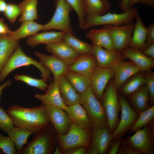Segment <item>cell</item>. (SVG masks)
<instances>
[{"label": "cell", "mask_w": 154, "mask_h": 154, "mask_svg": "<svg viewBox=\"0 0 154 154\" xmlns=\"http://www.w3.org/2000/svg\"><path fill=\"white\" fill-rule=\"evenodd\" d=\"M7 113L15 126L31 131L34 134L50 123L46 116L44 105L42 103L32 108L13 105L8 108Z\"/></svg>", "instance_id": "1"}, {"label": "cell", "mask_w": 154, "mask_h": 154, "mask_svg": "<svg viewBox=\"0 0 154 154\" xmlns=\"http://www.w3.org/2000/svg\"><path fill=\"white\" fill-rule=\"evenodd\" d=\"M34 66L40 71L42 78L48 81L50 72L40 61H38L26 55L19 46L6 63L0 72V83L14 70L25 66Z\"/></svg>", "instance_id": "2"}, {"label": "cell", "mask_w": 154, "mask_h": 154, "mask_svg": "<svg viewBox=\"0 0 154 154\" xmlns=\"http://www.w3.org/2000/svg\"><path fill=\"white\" fill-rule=\"evenodd\" d=\"M80 104L85 110L93 129L108 126L104 108L90 86L81 94Z\"/></svg>", "instance_id": "3"}, {"label": "cell", "mask_w": 154, "mask_h": 154, "mask_svg": "<svg viewBox=\"0 0 154 154\" xmlns=\"http://www.w3.org/2000/svg\"><path fill=\"white\" fill-rule=\"evenodd\" d=\"M138 14L137 9L133 6L121 13L108 12L100 15L86 16L82 29L86 30L99 25L118 26L132 23Z\"/></svg>", "instance_id": "4"}, {"label": "cell", "mask_w": 154, "mask_h": 154, "mask_svg": "<svg viewBox=\"0 0 154 154\" xmlns=\"http://www.w3.org/2000/svg\"><path fill=\"white\" fill-rule=\"evenodd\" d=\"M154 120L132 135L122 140V144L128 145L141 154L154 153Z\"/></svg>", "instance_id": "5"}, {"label": "cell", "mask_w": 154, "mask_h": 154, "mask_svg": "<svg viewBox=\"0 0 154 154\" xmlns=\"http://www.w3.org/2000/svg\"><path fill=\"white\" fill-rule=\"evenodd\" d=\"M117 90L113 82L111 83L106 88L101 100L106 114L108 127L112 133L119 122L118 115L121 110Z\"/></svg>", "instance_id": "6"}, {"label": "cell", "mask_w": 154, "mask_h": 154, "mask_svg": "<svg viewBox=\"0 0 154 154\" xmlns=\"http://www.w3.org/2000/svg\"><path fill=\"white\" fill-rule=\"evenodd\" d=\"M88 130L72 122L69 129L66 134H58L57 136V140L62 151L65 152L77 147L89 146L91 139Z\"/></svg>", "instance_id": "7"}, {"label": "cell", "mask_w": 154, "mask_h": 154, "mask_svg": "<svg viewBox=\"0 0 154 154\" xmlns=\"http://www.w3.org/2000/svg\"><path fill=\"white\" fill-rule=\"evenodd\" d=\"M55 4L53 15L48 22L43 25L42 30H58L74 34L69 16L72 8L66 0H56Z\"/></svg>", "instance_id": "8"}, {"label": "cell", "mask_w": 154, "mask_h": 154, "mask_svg": "<svg viewBox=\"0 0 154 154\" xmlns=\"http://www.w3.org/2000/svg\"><path fill=\"white\" fill-rule=\"evenodd\" d=\"M48 127L35 132L31 141L24 146L19 154H48L53 148L54 139Z\"/></svg>", "instance_id": "9"}, {"label": "cell", "mask_w": 154, "mask_h": 154, "mask_svg": "<svg viewBox=\"0 0 154 154\" xmlns=\"http://www.w3.org/2000/svg\"><path fill=\"white\" fill-rule=\"evenodd\" d=\"M121 116L120 120L112 133V141L121 138L129 131L135 123L139 115L130 105L127 100L122 96H118Z\"/></svg>", "instance_id": "10"}, {"label": "cell", "mask_w": 154, "mask_h": 154, "mask_svg": "<svg viewBox=\"0 0 154 154\" xmlns=\"http://www.w3.org/2000/svg\"><path fill=\"white\" fill-rule=\"evenodd\" d=\"M134 26L133 23L118 26L105 25L115 49L121 52L129 46Z\"/></svg>", "instance_id": "11"}, {"label": "cell", "mask_w": 154, "mask_h": 154, "mask_svg": "<svg viewBox=\"0 0 154 154\" xmlns=\"http://www.w3.org/2000/svg\"><path fill=\"white\" fill-rule=\"evenodd\" d=\"M47 117L58 134H66L69 129L72 121L65 111L58 106L45 105Z\"/></svg>", "instance_id": "12"}, {"label": "cell", "mask_w": 154, "mask_h": 154, "mask_svg": "<svg viewBox=\"0 0 154 154\" xmlns=\"http://www.w3.org/2000/svg\"><path fill=\"white\" fill-rule=\"evenodd\" d=\"M114 76L112 68L98 66L90 76V86L99 100H101L108 82Z\"/></svg>", "instance_id": "13"}, {"label": "cell", "mask_w": 154, "mask_h": 154, "mask_svg": "<svg viewBox=\"0 0 154 154\" xmlns=\"http://www.w3.org/2000/svg\"><path fill=\"white\" fill-rule=\"evenodd\" d=\"M92 45V53L98 67L112 68L124 58L121 52L116 50H108L98 45Z\"/></svg>", "instance_id": "14"}, {"label": "cell", "mask_w": 154, "mask_h": 154, "mask_svg": "<svg viewBox=\"0 0 154 154\" xmlns=\"http://www.w3.org/2000/svg\"><path fill=\"white\" fill-rule=\"evenodd\" d=\"M112 68L114 77L113 82L117 90L128 79L140 71L139 68L131 61L123 60L117 63Z\"/></svg>", "instance_id": "15"}, {"label": "cell", "mask_w": 154, "mask_h": 154, "mask_svg": "<svg viewBox=\"0 0 154 154\" xmlns=\"http://www.w3.org/2000/svg\"><path fill=\"white\" fill-rule=\"evenodd\" d=\"M47 51L69 66L80 55L72 49L63 40L46 45Z\"/></svg>", "instance_id": "16"}, {"label": "cell", "mask_w": 154, "mask_h": 154, "mask_svg": "<svg viewBox=\"0 0 154 154\" xmlns=\"http://www.w3.org/2000/svg\"><path fill=\"white\" fill-rule=\"evenodd\" d=\"M62 100L67 106L80 104L81 94L79 93L64 76L53 78Z\"/></svg>", "instance_id": "17"}, {"label": "cell", "mask_w": 154, "mask_h": 154, "mask_svg": "<svg viewBox=\"0 0 154 154\" xmlns=\"http://www.w3.org/2000/svg\"><path fill=\"white\" fill-rule=\"evenodd\" d=\"M34 54L52 74L54 78L64 76L68 70L69 66L53 55H48L36 51Z\"/></svg>", "instance_id": "18"}, {"label": "cell", "mask_w": 154, "mask_h": 154, "mask_svg": "<svg viewBox=\"0 0 154 154\" xmlns=\"http://www.w3.org/2000/svg\"><path fill=\"white\" fill-rule=\"evenodd\" d=\"M124 58L130 60L140 69V71H148L154 66L153 59L145 55L141 50L128 46L121 52Z\"/></svg>", "instance_id": "19"}, {"label": "cell", "mask_w": 154, "mask_h": 154, "mask_svg": "<svg viewBox=\"0 0 154 154\" xmlns=\"http://www.w3.org/2000/svg\"><path fill=\"white\" fill-rule=\"evenodd\" d=\"M98 67L95 58L92 53L80 55L68 70L90 77Z\"/></svg>", "instance_id": "20"}, {"label": "cell", "mask_w": 154, "mask_h": 154, "mask_svg": "<svg viewBox=\"0 0 154 154\" xmlns=\"http://www.w3.org/2000/svg\"><path fill=\"white\" fill-rule=\"evenodd\" d=\"M45 91L43 94H35V97L44 104L58 106L66 111L67 106L64 103L57 85L54 80L51 81Z\"/></svg>", "instance_id": "21"}, {"label": "cell", "mask_w": 154, "mask_h": 154, "mask_svg": "<svg viewBox=\"0 0 154 154\" xmlns=\"http://www.w3.org/2000/svg\"><path fill=\"white\" fill-rule=\"evenodd\" d=\"M112 135L108 126L93 129L91 146L95 148L98 154H106L112 141Z\"/></svg>", "instance_id": "22"}, {"label": "cell", "mask_w": 154, "mask_h": 154, "mask_svg": "<svg viewBox=\"0 0 154 154\" xmlns=\"http://www.w3.org/2000/svg\"><path fill=\"white\" fill-rule=\"evenodd\" d=\"M135 19L132 35L128 46L142 51L146 46L147 27L144 24L139 14Z\"/></svg>", "instance_id": "23"}, {"label": "cell", "mask_w": 154, "mask_h": 154, "mask_svg": "<svg viewBox=\"0 0 154 154\" xmlns=\"http://www.w3.org/2000/svg\"><path fill=\"white\" fill-rule=\"evenodd\" d=\"M86 36L92 41L93 44L98 45L108 50H116L109 32L104 26L100 29H90Z\"/></svg>", "instance_id": "24"}, {"label": "cell", "mask_w": 154, "mask_h": 154, "mask_svg": "<svg viewBox=\"0 0 154 154\" xmlns=\"http://www.w3.org/2000/svg\"><path fill=\"white\" fill-rule=\"evenodd\" d=\"M65 112L72 122L82 128L88 129L92 127L85 110L80 104L68 106Z\"/></svg>", "instance_id": "25"}, {"label": "cell", "mask_w": 154, "mask_h": 154, "mask_svg": "<svg viewBox=\"0 0 154 154\" xmlns=\"http://www.w3.org/2000/svg\"><path fill=\"white\" fill-rule=\"evenodd\" d=\"M66 33L62 31H45L37 33L29 37L26 40L27 44L31 46H35L40 44L47 45L63 40Z\"/></svg>", "instance_id": "26"}, {"label": "cell", "mask_w": 154, "mask_h": 154, "mask_svg": "<svg viewBox=\"0 0 154 154\" xmlns=\"http://www.w3.org/2000/svg\"><path fill=\"white\" fill-rule=\"evenodd\" d=\"M131 95L129 100L131 106L137 112L144 111L149 107L150 95L145 84Z\"/></svg>", "instance_id": "27"}, {"label": "cell", "mask_w": 154, "mask_h": 154, "mask_svg": "<svg viewBox=\"0 0 154 154\" xmlns=\"http://www.w3.org/2000/svg\"><path fill=\"white\" fill-rule=\"evenodd\" d=\"M19 46V41L8 35H0V72Z\"/></svg>", "instance_id": "28"}, {"label": "cell", "mask_w": 154, "mask_h": 154, "mask_svg": "<svg viewBox=\"0 0 154 154\" xmlns=\"http://www.w3.org/2000/svg\"><path fill=\"white\" fill-rule=\"evenodd\" d=\"M43 25L37 23L34 21H27L22 22L20 27L17 30L12 31L9 35L15 40L30 37L35 35L42 30Z\"/></svg>", "instance_id": "29"}, {"label": "cell", "mask_w": 154, "mask_h": 154, "mask_svg": "<svg viewBox=\"0 0 154 154\" xmlns=\"http://www.w3.org/2000/svg\"><path fill=\"white\" fill-rule=\"evenodd\" d=\"M8 137L14 144L17 154H19L29 136L34 133L29 130L14 127L7 133Z\"/></svg>", "instance_id": "30"}, {"label": "cell", "mask_w": 154, "mask_h": 154, "mask_svg": "<svg viewBox=\"0 0 154 154\" xmlns=\"http://www.w3.org/2000/svg\"><path fill=\"white\" fill-rule=\"evenodd\" d=\"M38 0H23L18 4L21 12L19 23L38 19L37 6Z\"/></svg>", "instance_id": "31"}, {"label": "cell", "mask_w": 154, "mask_h": 154, "mask_svg": "<svg viewBox=\"0 0 154 154\" xmlns=\"http://www.w3.org/2000/svg\"><path fill=\"white\" fill-rule=\"evenodd\" d=\"M64 76L77 92L80 94L90 86L89 76L69 70Z\"/></svg>", "instance_id": "32"}, {"label": "cell", "mask_w": 154, "mask_h": 154, "mask_svg": "<svg viewBox=\"0 0 154 154\" xmlns=\"http://www.w3.org/2000/svg\"><path fill=\"white\" fill-rule=\"evenodd\" d=\"M73 35L71 33H66L63 40L72 49L80 55L92 53V44L80 40Z\"/></svg>", "instance_id": "33"}, {"label": "cell", "mask_w": 154, "mask_h": 154, "mask_svg": "<svg viewBox=\"0 0 154 154\" xmlns=\"http://www.w3.org/2000/svg\"><path fill=\"white\" fill-rule=\"evenodd\" d=\"M83 1L86 17L103 15L111 7L102 0H83Z\"/></svg>", "instance_id": "34"}, {"label": "cell", "mask_w": 154, "mask_h": 154, "mask_svg": "<svg viewBox=\"0 0 154 154\" xmlns=\"http://www.w3.org/2000/svg\"><path fill=\"white\" fill-rule=\"evenodd\" d=\"M154 105H153L147 110L139 113V116L127 134L139 130L154 120Z\"/></svg>", "instance_id": "35"}, {"label": "cell", "mask_w": 154, "mask_h": 154, "mask_svg": "<svg viewBox=\"0 0 154 154\" xmlns=\"http://www.w3.org/2000/svg\"><path fill=\"white\" fill-rule=\"evenodd\" d=\"M145 84V77L142 74H137L125 84L120 91L122 93L125 95L131 94Z\"/></svg>", "instance_id": "36"}, {"label": "cell", "mask_w": 154, "mask_h": 154, "mask_svg": "<svg viewBox=\"0 0 154 154\" xmlns=\"http://www.w3.org/2000/svg\"><path fill=\"white\" fill-rule=\"evenodd\" d=\"M14 78L16 81L23 82L29 86L44 91L46 90L48 86L47 81L42 78L38 79L25 74H17Z\"/></svg>", "instance_id": "37"}, {"label": "cell", "mask_w": 154, "mask_h": 154, "mask_svg": "<svg viewBox=\"0 0 154 154\" xmlns=\"http://www.w3.org/2000/svg\"><path fill=\"white\" fill-rule=\"evenodd\" d=\"M76 13L78 19L79 26L82 29L86 17L83 0H66Z\"/></svg>", "instance_id": "38"}, {"label": "cell", "mask_w": 154, "mask_h": 154, "mask_svg": "<svg viewBox=\"0 0 154 154\" xmlns=\"http://www.w3.org/2000/svg\"><path fill=\"white\" fill-rule=\"evenodd\" d=\"M3 13L7 19L11 23H13L17 17L21 15V12L18 4L10 2L7 3Z\"/></svg>", "instance_id": "39"}, {"label": "cell", "mask_w": 154, "mask_h": 154, "mask_svg": "<svg viewBox=\"0 0 154 154\" xmlns=\"http://www.w3.org/2000/svg\"><path fill=\"white\" fill-rule=\"evenodd\" d=\"M0 149L6 154H17L14 144L9 137L0 133Z\"/></svg>", "instance_id": "40"}, {"label": "cell", "mask_w": 154, "mask_h": 154, "mask_svg": "<svg viewBox=\"0 0 154 154\" xmlns=\"http://www.w3.org/2000/svg\"><path fill=\"white\" fill-rule=\"evenodd\" d=\"M14 125L11 117L3 108L0 107V129L7 133Z\"/></svg>", "instance_id": "41"}, {"label": "cell", "mask_w": 154, "mask_h": 154, "mask_svg": "<svg viewBox=\"0 0 154 154\" xmlns=\"http://www.w3.org/2000/svg\"><path fill=\"white\" fill-rule=\"evenodd\" d=\"M147 71L145 76V84L150 95L149 107L153 105L154 102V74L153 72Z\"/></svg>", "instance_id": "42"}, {"label": "cell", "mask_w": 154, "mask_h": 154, "mask_svg": "<svg viewBox=\"0 0 154 154\" xmlns=\"http://www.w3.org/2000/svg\"><path fill=\"white\" fill-rule=\"evenodd\" d=\"M112 141L110 144L107 152L109 154H117L122 143V139L121 138Z\"/></svg>", "instance_id": "43"}, {"label": "cell", "mask_w": 154, "mask_h": 154, "mask_svg": "<svg viewBox=\"0 0 154 154\" xmlns=\"http://www.w3.org/2000/svg\"><path fill=\"white\" fill-rule=\"evenodd\" d=\"M117 154H141L140 152L134 149L131 147L122 143L118 150Z\"/></svg>", "instance_id": "44"}, {"label": "cell", "mask_w": 154, "mask_h": 154, "mask_svg": "<svg viewBox=\"0 0 154 154\" xmlns=\"http://www.w3.org/2000/svg\"><path fill=\"white\" fill-rule=\"evenodd\" d=\"M154 43V23H151L147 27L146 45Z\"/></svg>", "instance_id": "45"}, {"label": "cell", "mask_w": 154, "mask_h": 154, "mask_svg": "<svg viewBox=\"0 0 154 154\" xmlns=\"http://www.w3.org/2000/svg\"><path fill=\"white\" fill-rule=\"evenodd\" d=\"M66 154H86L87 153L86 147L79 146L70 149L66 151Z\"/></svg>", "instance_id": "46"}, {"label": "cell", "mask_w": 154, "mask_h": 154, "mask_svg": "<svg viewBox=\"0 0 154 154\" xmlns=\"http://www.w3.org/2000/svg\"><path fill=\"white\" fill-rule=\"evenodd\" d=\"M145 55L152 59H154V43L148 44L142 51Z\"/></svg>", "instance_id": "47"}, {"label": "cell", "mask_w": 154, "mask_h": 154, "mask_svg": "<svg viewBox=\"0 0 154 154\" xmlns=\"http://www.w3.org/2000/svg\"><path fill=\"white\" fill-rule=\"evenodd\" d=\"M12 31L4 22L3 20L0 18V35H8Z\"/></svg>", "instance_id": "48"}, {"label": "cell", "mask_w": 154, "mask_h": 154, "mask_svg": "<svg viewBox=\"0 0 154 154\" xmlns=\"http://www.w3.org/2000/svg\"><path fill=\"white\" fill-rule=\"evenodd\" d=\"M119 5L123 12L127 11L129 9V0H121Z\"/></svg>", "instance_id": "49"}, {"label": "cell", "mask_w": 154, "mask_h": 154, "mask_svg": "<svg viewBox=\"0 0 154 154\" xmlns=\"http://www.w3.org/2000/svg\"><path fill=\"white\" fill-rule=\"evenodd\" d=\"M12 84V82L10 80H7L2 84L0 86V96L2 94L3 90L5 88L10 86ZM1 98L0 97V100Z\"/></svg>", "instance_id": "50"}, {"label": "cell", "mask_w": 154, "mask_h": 154, "mask_svg": "<svg viewBox=\"0 0 154 154\" xmlns=\"http://www.w3.org/2000/svg\"><path fill=\"white\" fill-rule=\"evenodd\" d=\"M139 3L151 7L154 6V0H140Z\"/></svg>", "instance_id": "51"}, {"label": "cell", "mask_w": 154, "mask_h": 154, "mask_svg": "<svg viewBox=\"0 0 154 154\" xmlns=\"http://www.w3.org/2000/svg\"><path fill=\"white\" fill-rule=\"evenodd\" d=\"M7 3L5 0H0V13H3L7 7Z\"/></svg>", "instance_id": "52"}, {"label": "cell", "mask_w": 154, "mask_h": 154, "mask_svg": "<svg viewBox=\"0 0 154 154\" xmlns=\"http://www.w3.org/2000/svg\"><path fill=\"white\" fill-rule=\"evenodd\" d=\"M87 153L88 154H98V152L97 150L95 148L90 146L87 150Z\"/></svg>", "instance_id": "53"}, {"label": "cell", "mask_w": 154, "mask_h": 154, "mask_svg": "<svg viewBox=\"0 0 154 154\" xmlns=\"http://www.w3.org/2000/svg\"><path fill=\"white\" fill-rule=\"evenodd\" d=\"M140 0H129V8L138 3H139Z\"/></svg>", "instance_id": "54"}, {"label": "cell", "mask_w": 154, "mask_h": 154, "mask_svg": "<svg viewBox=\"0 0 154 154\" xmlns=\"http://www.w3.org/2000/svg\"><path fill=\"white\" fill-rule=\"evenodd\" d=\"M63 151L60 147H56L54 152V154H62L63 153Z\"/></svg>", "instance_id": "55"}, {"label": "cell", "mask_w": 154, "mask_h": 154, "mask_svg": "<svg viewBox=\"0 0 154 154\" xmlns=\"http://www.w3.org/2000/svg\"><path fill=\"white\" fill-rule=\"evenodd\" d=\"M102 0L105 3H106L111 6V3L110 1H108V0Z\"/></svg>", "instance_id": "56"}, {"label": "cell", "mask_w": 154, "mask_h": 154, "mask_svg": "<svg viewBox=\"0 0 154 154\" xmlns=\"http://www.w3.org/2000/svg\"><path fill=\"white\" fill-rule=\"evenodd\" d=\"M3 152L0 149V154H1L3 153Z\"/></svg>", "instance_id": "57"}]
</instances>
